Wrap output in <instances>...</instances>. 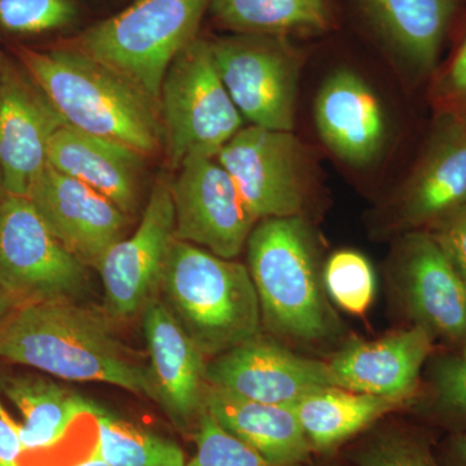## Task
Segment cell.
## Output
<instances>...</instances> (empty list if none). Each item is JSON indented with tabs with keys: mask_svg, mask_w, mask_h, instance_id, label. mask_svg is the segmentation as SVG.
<instances>
[{
	"mask_svg": "<svg viewBox=\"0 0 466 466\" xmlns=\"http://www.w3.org/2000/svg\"><path fill=\"white\" fill-rule=\"evenodd\" d=\"M0 359L66 381L109 383L155 401L149 367L119 341L108 315L75 300L20 306L0 329Z\"/></svg>",
	"mask_w": 466,
	"mask_h": 466,
	"instance_id": "1",
	"label": "cell"
},
{
	"mask_svg": "<svg viewBox=\"0 0 466 466\" xmlns=\"http://www.w3.org/2000/svg\"><path fill=\"white\" fill-rule=\"evenodd\" d=\"M16 56L64 125L146 156L161 148L159 106L109 66L67 43L43 50L18 45Z\"/></svg>",
	"mask_w": 466,
	"mask_h": 466,
	"instance_id": "2",
	"label": "cell"
},
{
	"mask_svg": "<svg viewBox=\"0 0 466 466\" xmlns=\"http://www.w3.org/2000/svg\"><path fill=\"white\" fill-rule=\"evenodd\" d=\"M159 296L205 357L260 334L262 311L249 268L198 245L174 241Z\"/></svg>",
	"mask_w": 466,
	"mask_h": 466,
	"instance_id": "3",
	"label": "cell"
},
{
	"mask_svg": "<svg viewBox=\"0 0 466 466\" xmlns=\"http://www.w3.org/2000/svg\"><path fill=\"white\" fill-rule=\"evenodd\" d=\"M247 247L251 280L269 329L302 341L339 332L319 279L314 241L300 216L262 219Z\"/></svg>",
	"mask_w": 466,
	"mask_h": 466,
	"instance_id": "4",
	"label": "cell"
},
{
	"mask_svg": "<svg viewBox=\"0 0 466 466\" xmlns=\"http://www.w3.org/2000/svg\"><path fill=\"white\" fill-rule=\"evenodd\" d=\"M211 2L135 0L66 43L115 70L158 106L168 66L198 38Z\"/></svg>",
	"mask_w": 466,
	"mask_h": 466,
	"instance_id": "5",
	"label": "cell"
},
{
	"mask_svg": "<svg viewBox=\"0 0 466 466\" xmlns=\"http://www.w3.org/2000/svg\"><path fill=\"white\" fill-rule=\"evenodd\" d=\"M158 106L168 165L175 170L192 156L217 158L244 127L218 75L210 42L198 36L168 66Z\"/></svg>",
	"mask_w": 466,
	"mask_h": 466,
	"instance_id": "6",
	"label": "cell"
},
{
	"mask_svg": "<svg viewBox=\"0 0 466 466\" xmlns=\"http://www.w3.org/2000/svg\"><path fill=\"white\" fill-rule=\"evenodd\" d=\"M87 268L52 235L25 196L0 200V290L20 306L76 300Z\"/></svg>",
	"mask_w": 466,
	"mask_h": 466,
	"instance_id": "7",
	"label": "cell"
},
{
	"mask_svg": "<svg viewBox=\"0 0 466 466\" xmlns=\"http://www.w3.org/2000/svg\"><path fill=\"white\" fill-rule=\"evenodd\" d=\"M208 42L218 75L242 118L291 133L300 64L284 35L232 33Z\"/></svg>",
	"mask_w": 466,
	"mask_h": 466,
	"instance_id": "8",
	"label": "cell"
},
{
	"mask_svg": "<svg viewBox=\"0 0 466 466\" xmlns=\"http://www.w3.org/2000/svg\"><path fill=\"white\" fill-rule=\"evenodd\" d=\"M170 183L164 175L158 177L137 231L110 248L97 267L104 312L112 321L142 315L150 300L159 296L168 254L177 240Z\"/></svg>",
	"mask_w": 466,
	"mask_h": 466,
	"instance_id": "9",
	"label": "cell"
},
{
	"mask_svg": "<svg viewBox=\"0 0 466 466\" xmlns=\"http://www.w3.org/2000/svg\"><path fill=\"white\" fill-rule=\"evenodd\" d=\"M170 188L177 240L235 259L247 245L257 219L219 161L207 156L187 158Z\"/></svg>",
	"mask_w": 466,
	"mask_h": 466,
	"instance_id": "10",
	"label": "cell"
},
{
	"mask_svg": "<svg viewBox=\"0 0 466 466\" xmlns=\"http://www.w3.org/2000/svg\"><path fill=\"white\" fill-rule=\"evenodd\" d=\"M217 159L257 220L299 216L305 177L293 133L249 125L220 149Z\"/></svg>",
	"mask_w": 466,
	"mask_h": 466,
	"instance_id": "11",
	"label": "cell"
},
{
	"mask_svg": "<svg viewBox=\"0 0 466 466\" xmlns=\"http://www.w3.org/2000/svg\"><path fill=\"white\" fill-rule=\"evenodd\" d=\"M26 198L52 235L88 268L97 269L127 231L130 217L115 202L50 165L34 180Z\"/></svg>",
	"mask_w": 466,
	"mask_h": 466,
	"instance_id": "12",
	"label": "cell"
},
{
	"mask_svg": "<svg viewBox=\"0 0 466 466\" xmlns=\"http://www.w3.org/2000/svg\"><path fill=\"white\" fill-rule=\"evenodd\" d=\"M208 383L245 400L291 407L311 392L336 388L329 366L257 336L211 359Z\"/></svg>",
	"mask_w": 466,
	"mask_h": 466,
	"instance_id": "13",
	"label": "cell"
},
{
	"mask_svg": "<svg viewBox=\"0 0 466 466\" xmlns=\"http://www.w3.org/2000/svg\"><path fill=\"white\" fill-rule=\"evenodd\" d=\"M401 299L415 324L444 348L466 345V283L428 232H407L397 256Z\"/></svg>",
	"mask_w": 466,
	"mask_h": 466,
	"instance_id": "14",
	"label": "cell"
},
{
	"mask_svg": "<svg viewBox=\"0 0 466 466\" xmlns=\"http://www.w3.org/2000/svg\"><path fill=\"white\" fill-rule=\"evenodd\" d=\"M63 125L25 69L5 58L0 73V170L7 195L26 198L47 167L52 135Z\"/></svg>",
	"mask_w": 466,
	"mask_h": 466,
	"instance_id": "15",
	"label": "cell"
},
{
	"mask_svg": "<svg viewBox=\"0 0 466 466\" xmlns=\"http://www.w3.org/2000/svg\"><path fill=\"white\" fill-rule=\"evenodd\" d=\"M155 403L179 428L198 424L205 412L208 361L161 297L142 312Z\"/></svg>",
	"mask_w": 466,
	"mask_h": 466,
	"instance_id": "16",
	"label": "cell"
},
{
	"mask_svg": "<svg viewBox=\"0 0 466 466\" xmlns=\"http://www.w3.org/2000/svg\"><path fill=\"white\" fill-rule=\"evenodd\" d=\"M466 205V116H441L398 202L400 226L425 231Z\"/></svg>",
	"mask_w": 466,
	"mask_h": 466,
	"instance_id": "17",
	"label": "cell"
},
{
	"mask_svg": "<svg viewBox=\"0 0 466 466\" xmlns=\"http://www.w3.org/2000/svg\"><path fill=\"white\" fill-rule=\"evenodd\" d=\"M434 343L425 328L413 324L377 341L351 343L328 366L336 388L415 404Z\"/></svg>",
	"mask_w": 466,
	"mask_h": 466,
	"instance_id": "18",
	"label": "cell"
},
{
	"mask_svg": "<svg viewBox=\"0 0 466 466\" xmlns=\"http://www.w3.org/2000/svg\"><path fill=\"white\" fill-rule=\"evenodd\" d=\"M146 157L133 147L66 125L52 135L47 153L51 167L87 184L128 217L139 208Z\"/></svg>",
	"mask_w": 466,
	"mask_h": 466,
	"instance_id": "19",
	"label": "cell"
},
{
	"mask_svg": "<svg viewBox=\"0 0 466 466\" xmlns=\"http://www.w3.org/2000/svg\"><path fill=\"white\" fill-rule=\"evenodd\" d=\"M315 122L334 155L366 167L381 153L388 135L385 113L375 92L354 70H336L315 100Z\"/></svg>",
	"mask_w": 466,
	"mask_h": 466,
	"instance_id": "20",
	"label": "cell"
},
{
	"mask_svg": "<svg viewBox=\"0 0 466 466\" xmlns=\"http://www.w3.org/2000/svg\"><path fill=\"white\" fill-rule=\"evenodd\" d=\"M205 410L272 464L302 466L311 455V444L291 407L245 400L208 385Z\"/></svg>",
	"mask_w": 466,
	"mask_h": 466,
	"instance_id": "21",
	"label": "cell"
},
{
	"mask_svg": "<svg viewBox=\"0 0 466 466\" xmlns=\"http://www.w3.org/2000/svg\"><path fill=\"white\" fill-rule=\"evenodd\" d=\"M364 15L408 66L433 72L459 0H358Z\"/></svg>",
	"mask_w": 466,
	"mask_h": 466,
	"instance_id": "22",
	"label": "cell"
},
{
	"mask_svg": "<svg viewBox=\"0 0 466 466\" xmlns=\"http://www.w3.org/2000/svg\"><path fill=\"white\" fill-rule=\"evenodd\" d=\"M0 395L21 415L18 435L25 453L56 446L76 420L92 417L97 407L41 373L0 377Z\"/></svg>",
	"mask_w": 466,
	"mask_h": 466,
	"instance_id": "23",
	"label": "cell"
},
{
	"mask_svg": "<svg viewBox=\"0 0 466 466\" xmlns=\"http://www.w3.org/2000/svg\"><path fill=\"white\" fill-rule=\"evenodd\" d=\"M398 398L325 388L297 401L293 408L312 451L332 452L386 413L406 406Z\"/></svg>",
	"mask_w": 466,
	"mask_h": 466,
	"instance_id": "24",
	"label": "cell"
},
{
	"mask_svg": "<svg viewBox=\"0 0 466 466\" xmlns=\"http://www.w3.org/2000/svg\"><path fill=\"white\" fill-rule=\"evenodd\" d=\"M208 11L232 33H320L330 24L325 0H213Z\"/></svg>",
	"mask_w": 466,
	"mask_h": 466,
	"instance_id": "25",
	"label": "cell"
},
{
	"mask_svg": "<svg viewBox=\"0 0 466 466\" xmlns=\"http://www.w3.org/2000/svg\"><path fill=\"white\" fill-rule=\"evenodd\" d=\"M97 440L92 452L110 466H186L179 444L96 407Z\"/></svg>",
	"mask_w": 466,
	"mask_h": 466,
	"instance_id": "26",
	"label": "cell"
},
{
	"mask_svg": "<svg viewBox=\"0 0 466 466\" xmlns=\"http://www.w3.org/2000/svg\"><path fill=\"white\" fill-rule=\"evenodd\" d=\"M417 410L447 433L466 431V345L431 352L426 361V390Z\"/></svg>",
	"mask_w": 466,
	"mask_h": 466,
	"instance_id": "27",
	"label": "cell"
},
{
	"mask_svg": "<svg viewBox=\"0 0 466 466\" xmlns=\"http://www.w3.org/2000/svg\"><path fill=\"white\" fill-rule=\"evenodd\" d=\"M81 0H0V34L25 45L75 29Z\"/></svg>",
	"mask_w": 466,
	"mask_h": 466,
	"instance_id": "28",
	"label": "cell"
},
{
	"mask_svg": "<svg viewBox=\"0 0 466 466\" xmlns=\"http://www.w3.org/2000/svg\"><path fill=\"white\" fill-rule=\"evenodd\" d=\"M433 437L422 429L388 426L373 431L349 452L357 466H440Z\"/></svg>",
	"mask_w": 466,
	"mask_h": 466,
	"instance_id": "29",
	"label": "cell"
},
{
	"mask_svg": "<svg viewBox=\"0 0 466 466\" xmlns=\"http://www.w3.org/2000/svg\"><path fill=\"white\" fill-rule=\"evenodd\" d=\"M324 284L334 302L351 314H364L375 296L372 267L354 250L337 251L328 259Z\"/></svg>",
	"mask_w": 466,
	"mask_h": 466,
	"instance_id": "30",
	"label": "cell"
},
{
	"mask_svg": "<svg viewBox=\"0 0 466 466\" xmlns=\"http://www.w3.org/2000/svg\"><path fill=\"white\" fill-rule=\"evenodd\" d=\"M195 443L186 466H279L227 431L207 410L196 424Z\"/></svg>",
	"mask_w": 466,
	"mask_h": 466,
	"instance_id": "31",
	"label": "cell"
},
{
	"mask_svg": "<svg viewBox=\"0 0 466 466\" xmlns=\"http://www.w3.org/2000/svg\"><path fill=\"white\" fill-rule=\"evenodd\" d=\"M466 283V205L425 229Z\"/></svg>",
	"mask_w": 466,
	"mask_h": 466,
	"instance_id": "32",
	"label": "cell"
},
{
	"mask_svg": "<svg viewBox=\"0 0 466 466\" xmlns=\"http://www.w3.org/2000/svg\"><path fill=\"white\" fill-rule=\"evenodd\" d=\"M440 92L449 104L446 113L466 116V39L441 76Z\"/></svg>",
	"mask_w": 466,
	"mask_h": 466,
	"instance_id": "33",
	"label": "cell"
},
{
	"mask_svg": "<svg viewBox=\"0 0 466 466\" xmlns=\"http://www.w3.org/2000/svg\"><path fill=\"white\" fill-rule=\"evenodd\" d=\"M24 455L25 452L18 435V422L9 416L0 398V466H21Z\"/></svg>",
	"mask_w": 466,
	"mask_h": 466,
	"instance_id": "34",
	"label": "cell"
},
{
	"mask_svg": "<svg viewBox=\"0 0 466 466\" xmlns=\"http://www.w3.org/2000/svg\"><path fill=\"white\" fill-rule=\"evenodd\" d=\"M434 451L440 466H466V431L447 433Z\"/></svg>",
	"mask_w": 466,
	"mask_h": 466,
	"instance_id": "35",
	"label": "cell"
},
{
	"mask_svg": "<svg viewBox=\"0 0 466 466\" xmlns=\"http://www.w3.org/2000/svg\"><path fill=\"white\" fill-rule=\"evenodd\" d=\"M18 309L17 303L0 290V329L7 323L11 315Z\"/></svg>",
	"mask_w": 466,
	"mask_h": 466,
	"instance_id": "36",
	"label": "cell"
},
{
	"mask_svg": "<svg viewBox=\"0 0 466 466\" xmlns=\"http://www.w3.org/2000/svg\"><path fill=\"white\" fill-rule=\"evenodd\" d=\"M75 466H110L104 461L103 459H100L99 456L95 455L94 452L91 453L90 458L85 459L84 461L78 462V464Z\"/></svg>",
	"mask_w": 466,
	"mask_h": 466,
	"instance_id": "37",
	"label": "cell"
},
{
	"mask_svg": "<svg viewBox=\"0 0 466 466\" xmlns=\"http://www.w3.org/2000/svg\"><path fill=\"white\" fill-rule=\"evenodd\" d=\"M5 196H7V193H5V180H3L2 170H0V200H2L3 198H5Z\"/></svg>",
	"mask_w": 466,
	"mask_h": 466,
	"instance_id": "38",
	"label": "cell"
},
{
	"mask_svg": "<svg viewBox=\"0 0 466 466\" xmlns=\"http://www.w3.org/2000/svg\"><path fill=\"white\" fill-rule=\"evenodd\" d=\"M5 58H7V56L0 51V73H2V67L5 66Z\"/></svg>",
	"mask_w": 466,
	"mask_h": 466,
	"instance_id": "39",
	"label": "cell"
}]
</instances>
